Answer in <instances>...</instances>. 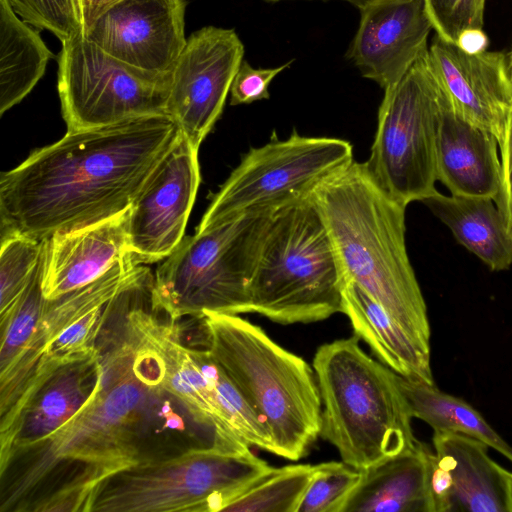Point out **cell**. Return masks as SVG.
Segmentation results:
<instances>
[{
	"mask_svg": "<svg viewBox=\"0 0 512 512\" xmlns=\"http://www.w3.org/2000/svg\"><path fill=\"white\" fill-rule=\"evenodd\" d=\"M99 384L49 437L0 464V512L87 511L98 486L141 464L222 443L170 392L138 375L117 326L102 329Z\"/></svg>",
	"mask_w": 512,
	"mask_h": 512,
	"instance_id": "1",
	"label": "cell"
},
{
	"mask_svg": "<svg viewBox=\"0 0 512 512\" xmlns=\"http://www.w3.org/2000/svg\"><path fill=\"white\" fill-rule=\"evenodd\" d=\"M180 135L166 114L67 131L1 173V238L42 241L125 212Z\"/></svg>",
	"mask_w": 512,
	"mask_h": 512,
	"instance_id": "2",
	"label": "cell"
},
{
	"mask_svg": "<svg viewBox=\"0 0 512 512\" xmlns=\"http://www.w3.org/2000/svg\"><path fill=\"white\" fill-rule=\"evenodd\" d=\"M310 199L326 226L345 280L358 284L430 347L427 307L406 248V207L357 161L323 181Z\"/></svg>",
	"mask_w": 512,
	"mask_h": 512,
	"instance_id": "3",
	"label": "cell"
},
{
	"mask_svg": "<svg viewBox=\"0 0 512 512\" xmlns=\"http://www.w3.org/2000/svg\"><path fill=\"white\" fill-rule=\"evenodd\" d=\"M207 346L269 433L274 452L297 461L320 436L314 369L238 315L205 313Z\"/></svg>",
	"mask_w": 512,
	"mask_h": 512,
	"instance_id": "4",
	"label": "cell"
},
{
	"mask_svg": "<svg viewBox=\"0 0 512 512\" xmlns=\"http://www.w3.org/2000/svg\"><path fill=\"white\" fill-rule=\"evenodd\" d=\"M356 335L325 343L313 358L321 401L320 436L358 470L414 447L397 373L372 359Z\"/></svg>",
	"mask_w": 512,
	"mask_h": 512,
	"instance_id": "5",
	"label": "cell"
},
{
	"mask_svg": "<svg viewBox=\"0 0 512 512\" xmlns=\"http://www.w3.org/2000/svg\"><path fill=\"white\" fill-rule=\"evenodd\" d=\"M345 281L310 197L271 213L250 283L251 313L284 325L325 320L343 311Z\"/></svg>",
	"mask_w": 512,
	"mask_h": 512,
	"instance_id": "6",
	"label": "cell"
},
{
	"mask_svg": "<svg viewBox=\"0 0 512 512\" xmlns=\"http://www.w3.org/2000/svg\"><path fill=\"white\" fill-rule=\"evenodd\" d=\"M271 212L184 236L155 273L154 304L171 320L251 313L250 283Z\"/></svg>",
	"mask_w": 512,
	"mask_h": 512,
	"instance_id": "7",
	"label": "cell"
},
{
	"mask_svg": "<svg viewBox=\"0 0 512 512\" xmlns=\"http://www.w3.org/2000/svg\"><path fill=\"white\" fill-rule=\"evenodd\" d=\"M252 451L197 449L137 465L103 481L88 512H217L273 470Z\"/></svg>",
	"mask_w": 512,
	"mask_h": 512,
	"instance_id": "8",
	"label": "cell"
},
{
	"mask_svg": "<svg viewBox=\"0 0 512 512\" xmlns=\"http://www.w3.org/2000/svg\"><path fill=\"white\" fill-rule=\"evenodd\" d=\"M445 101L428 49L384 90L371 153L364 164L374 181L405 207L436 190L437 130Z\"/></svg>",
	"mask_w": 512,
	"mask_h": 512,
	"instance_id": "9",
	"label": "cell"
},
{
	"mask_svg": "<svg viewBox=\"0 0 512 512\" xmlns=\"http://www.w3.org/2000/svg\"><path fill=\"white\" fill-rule=\"evenodd\" d=\"M353 161V146L347 140L302 136L296 130L284 140L274 134L268 143L243 155L213 195L196 232L307 199Z\"/></svg>",
	"mask_w": 512,
	"mask_h": 512,
	"instance_id": "10",
	"label": "cell"
},
{
	"mask_svg": "<svg viewBox=\"0 0 512 512\" xmlns=\"http://www.w3.org/2000/svg\"><path fill=\"white\" fill-rule=\"evenodd\" d=\"M61 43L58 92L67 131L166 114L172 72L134 67L81 33Z\"/></svg>",
	"mask_w": 512,
	"mask_h": 512,
	"instance_id": "11",
	"label": "cell"
},
{
	"mask_svg": "<svg viewBox=\"0 0 512 512\" xmlns=\"http://www.w3.org/2000/svg\"><path fill=\"white\" fill-rule=\"evenodd\" d=\"M243 56L233 29L207 26L187 39L176 60L166 114L195 149L221 116Z\"/></svg>",
	"mask_w": 512,
	"mask_h": 512,
	"instance_id": "12",
	"label": "cell"
},
{
	"mask_svg": "<svg viewBox=\"0 0 512 512\" xmlns=\"http://www.w3.org/2000/svg\"><path fill=\"white\" fill-rule=\"evenodd\" d=\"M198 151L181 132L129 214V252L137 265L170 256L183 239L201 182Z\"/></svg>",
	"mask_w": 512,
	"mask_h": 512,
	"instance_id": "13",
	"label": "cell"
},
{
	"mask_svg": "<svg viewBox=\"0 0 512 512\" xmlns=\"http://www.w3.org/2000/svg\"><path fill=\"white\" fill-rule=\"evenodd\" d=\"M183 0H119L84 35L134 67L170 73L187 39Z\"/></svg>",
	"mask_w": 512,
	"mask_h": 512,
	"instance_id": "14",
	"label": "cell"
},
{
	"mask_svg": "<svg viewBox=\"0 0 512 512\" xmlns=\"http://www.w3.org/2000/svg\"><path fill=\"white\" fill-rule=\"evenodd\" d=\"M360 14L347 57L386 90L428 49L432 21L424 0H373Z\"/></svg>",
	"mask_w": 512,
	"mask_h": 512,
	"instance_id": "15",
	"label": "cell"
},
{
	"mask_svg": "<svg viewBox=\"0 0 512 512\" xmlns=\"http://www.w3.org/2000/svg\"><path fill=\"white\" fill-rule=\"evenodd\" d=\"M429 59L450 109L498 139L512 107L509 57L499 51L469 54L436 35Z\"/></svg>",
	"mask_w": 512,
	"mask_h": 512,
	"instance_id": "16",
	"label": "cell"
},
{
	"mask_svg": "<svg viewBox=\"0 0 512 512\" xmlns=\"http://www.w3.org/2000/svg\"><path fill=\"white\" fill-rule=\"evenodd\" d=\"M136 266L129 253L95 281L54 299L45 300L41 316L23 353L10 371L0 377L1 427L12 420L53 341L79 317L106 305Z\"/></svg>",
	"mask_w": 512,
	"mask_h": 512,
	"instance_id": "17",
	"label": "cell"
},
{
	"mask_svg": "<svg viewBox=\"0 0 512 512\" xmlns=\"http://www.w3.org/2000/svg\"><path fill=\"white\" fill-rule=\"evenodd\" d=\"M99 349L52 371L29 395L7 429L0 432V464L44 440L90 399L101 378Z\"/></svg>",
	"mask_w": 512,
	"mask_h": 512,
	"instance_id": "18",
	"label": "cell"
},
{
	"mask_svg": "<svg viewBox=\"0 0 512 512\" xmlns=\"http://www.w3.org/2000/svg\"><path fill=\"white\" fill-rule=\"evenodd\" d=\"M129 214L130 208L49 238L42 282L44 297L54 299L95 281L129 254Z\"/></svg>",
	"mask_w": 512,
	"mask_h": 512,
	"instance_id": "19",
	"label": "cell"
},
{
	"mask_svg": "<svg viewBox=\"0 0 512 512\" xmlns=\"http://www.w3.org/2000/svg\"><path fill=\"white\" fill-rule=\"evenodd\" d=\"M499 178L496 136L454 113L445 101L437 130V181L451 195L494 200Z\"/></svg>",
	"mask_w": 512,
	"mask_h": 512,
	"instance_id": "20",
	"label": "cell"
},
{
	"mask_svg": "<svg viewBox=\"0 0 512 512\" xmlns=\"http://www.w3.org/2000/svg\"><path fill=\"white\" fill-rule=\"evenodd\" d=\"M432 441L452 477L449 512H509V471L490 458L486 443L459 433H434Z\"/></svg>",
	"mask_w": 512,
	"mask_h": 512,
	"instance_id": "21",
	"label": "cell"
},
{
	"mask_svg": "<svg viewBox=\"0 0 512 512\" xmlns=\"http://www.w3.org/2000/svg\"><path fill=\"white\" fill-rule=\"evenodd\" d=\"M431 449L418 442L362 470L342 512H431L428 491Z\"/></svg>",
	"mask_w": 512,
	"mask_h": 512,
	"instance_id": "22",
	"label": "cell"
},
{
	"mask_svg": "<svg viewBox=\"0 0 512 512\" xmlns=\"http://www.w3.org/2000/svg\"><path fill=\"white\" fill-rule=\"evenodd\" d=\"M353 331L374 355L395 373L435 384L431 369V348L420 343L354 281L343 287V311Z\"/></svg>",
	"mask_w": 512,
	"mask_h": 512,
	"instance_id": "23",
	"label": "cell"
},
{
	"mask_svg": "<svg viewBox=\"0 0 512 512\" xmlns=\"http://www.w3.org/2000/svg\"><path fill=\"white\" fill-rule=\"evenodd\" d=\"M422 202L490 270L503 271L512 265V234L492 199L447 196L435 190Z\"/></svg>",
	"mask_w": 512,
	"mask_h": 512,
	"instance_id": "24",
	"label": "cell"
},
{
	"mask_svg": "<svg viewBox=\"0 0 512 512\" xmlns=\"http://www.w3.org/2000/svg\"><path fill=\"white\" fill-rule=\"evenodd\" d=\"M52 57L33 26L0 0V115L32 91Z\"/></svg>",
	"mask_w": 512,
	"mask_h": 512,
	"instance_id": "25",
	"label": "cell"
},
{
	"mask_svg": "<svg viewBox=\"0 0 512 512\" xmlns=\"http://www.w3.org/2000/svg\"><path fill=\"white\" fill-rule=\"evenodd\" d=\"M397 382L412 417L426 422L434 433H459L476 438L512 462V447L465 400L441 391L435 384L399 374Z\"/></svg>",
	"mask_w": 512,
	"mask_h": 512,
	"instance_id": "26",
	"label": "cell"
},
{
	"mask_svg": "<svg viewBox=\"0 0 512 512\" xmlns=\"http://www.w3.org/2000/svg\"><path fill=\"white\" fill-rule=\"evenodd\" d=\"M319 464H297L273 468L239 496L224 511L297 512Z\"/></svg>",
	"mask_w": 512,
	"mask_h": 512,
	"instance_id": "27",
	"label": "cell"
},
{
	"mask_svg": "<svg viewBox=\"0 0 512 512\" xmlns=\"http://www.w3.org/2000/svg\"><path fill=\"white\" fill-rule=\"evenodd\" d=\"M43 240L13 235L1 238L0 313L7 310L27 287L39 262Z\"/></svg>",
	"mask_w": 512,
	"mask_h": 512,
	"instance_id": "28",
	"label": "cell"
},
{
	"mask_svg": "<svg viewBox=\"0 0 512 512\" xmlns=\"http://www.w3.org/2000/svg\"><path fill=\"white\" fill-rule=\"evenodd\" d=\"M360 476V470L343 461L320 463L297 512H342Z\"/></svg>",
	"mask_w": 512,
	"mask_h": 512,
	"instance_id": "29",
	"label": "cell"
},
{
	"mask_svg": "<svg viewBox=\"0 0 512 512\" xmlns=\"http://www.w3.org/2000/svg\"><path fill=\"white\" fill-rule=\"evenodd\" d=\"M14 11L36 29L61 42L81 33L75 0H8Z\"/></svg>",
	"mask_w": 512,
	"mask_h": 512,
	"instance_id": "30",
	"label": "cell"
},
{
	"mask_svg": "<svg viewBox=\"0 0 512 512\" xmlns=\"http://www.w3.org/2000/svg\"><path fill=\"white\" fill-rule=\"evenodd\" d=\"M436 35L455 43L467 29H482L486 0H424Z\"/></svg>",
	"mask_w": 512,
	"mask_h": 512,
	"instance_id": "31",
	"label": "cell"
},
{
	"mask_svg": "<svg viewBox=\"0 0 512 512\" xmlns=\"http://www.w3.org/2000/svg\"><path fill=\"white\" fill-rule=\"evenodd\" d=\"M292 61L279 67L269 69H255L243 60L238 68L230 88V104H250L252 102L268 99V88L271 81L283 70L288 68Z\"/></svg>",
	"mask_w": 512,
	"mask_h": 512,
	"instance_id": "32",
	"label": "cell"
},
{
	"mask_svg": "<svg viewBox=\"0 0 512 512\" xmlns=\"http://www.w3.org/2000/svg\"><path fill=\"white\" fill-rule=\"evenodd\" d=\"M497 142L500 159V178L498 193L493 201L504 217L506 225L512 234V107L506 115Z\"/></svg>",
	"mask_w": 512,
	"mask_h": 512,
	"instance_id": "33",
	"label": "cell"
},
{
	"mask_svg": "<svg viewBox=\"0 0 512 512\" xmlns=\"http://www.w3.org/2000/svg\"><path fill=\"white\" fill-rule=\"evenodd\" d=\"M453 482L448 469L434 451L429 455L428 491L431 512H449Z\"/></svg>",
	"mask_w": 512,
	"mask_h": 512,
	"instance_id": "34",
	"label": "cell"
},
{
	"mask_svg": "<svg viewBox=\"0 0 512 512\" xmlns=\"http://www.w3.org/2000/svg\"><path fill=\"white\" fill-rule=\"evenodd\" d=\"M119 0H75L81 34L85 35L94 22Z\"/></svg>",
	"mask_w": 512,
	"mask_h": 512,
	"instance_id": "35",
	"label": "cell"
},
{
	"mask_svg": "<svg viewBox=\"0 0 512 512\" xmlns=\"http://www.w3.org/2000/svg\"><path fill=\"white\" fill-rule=\"evenodd\" d=\"M455 44L466 53L478 54L487 50L489 39L482 29H467L459 35Z\"/></svg>",
	"mask_w": 512,
	"mask_h": 512,
	"instance_id": "36",
	"label": "cell"
},
{
	"mask_svg": "<svg viewBox=\"0 0 512 512\" xmlns=\"http://www.w3.org/2000/svg\"><path fill=\"white\" fill-rule=\"evenodd\" d=\"M265 1L278 2L281 0H265ZM343 1H346L350 4H352L353 6L357 7L359 10H361L362 8H364L367 4H369L373 0H343Z\"/></svg>",
	"mask_w": 512,
	"mask_h": 512,
	"instance_id": "37",
	"label": "cell"
},
{
	"mask_svg": "<svg viewBox=\"0 0 512 512\" xmlns=\"http://www.w3.org/2000/svg\"><path fill=\"white\" fill-rule=\"evenodd\" d=\"M508 508L512 512V472L508 473Z\"/></svg>",
	"mask_w": 512,
	"mask_h": 512,
	"instance_id": "38",
	"label": "cell"
},
{
	"mask_svg": "<svg viewBox=\"0 0 512 512\" xmlns=\"http://www.w3.org/2000/svg\"><path fill=\"white\" fill-rule=\"evenodd\" d=\"M509 66H510V72H511V76H512V52L510 53V56H509Z\"/></svg>",
	"mask_w": 512,
	"mask_h": 512,
	"instance_id": "39",
	"label": "cell"
}]
</instances>
